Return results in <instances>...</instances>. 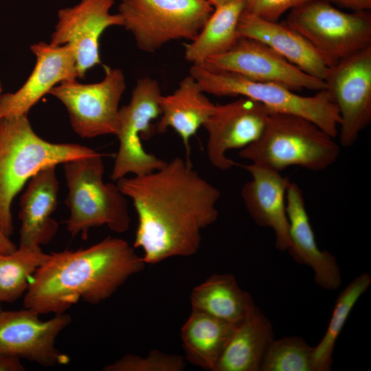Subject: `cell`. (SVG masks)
<instances>
[{
    "label": "cell",
    "mask_w": 371,
    "mask_h": 371,
    "mask_svg": "<svg viewBox=\"0 0 371 371\" xmlns=\"http://www.w3.org/2000/svg\"><path fill=\"white\" fill-rule=\"evenodd\" d=\"M1 311H2V310H1V306H0V312H1Z\"/></svg>",
    "instance_id": "obj_36"
},
{
    "label": "cell",
    "mask_w": 371,
    "mask_h": 371,
    "mask_svg": "<svg viewBox=\"0 0 371 371\" xmlns=\"http://www.w3.org/2000/svg\"><path fill=\"white\" fill-rule=\"evenodd\" d=\"M63 167L70 212L65 223L71 236L86 240L90 229L102 225L126 232L131 218L126 196L117 185L104 181L102 154L68 161Z\"/></svg>",
    "instance_id": "obj_5"
},
{
    "label": "cell",
    "mask_w": 371,
    "mask_h": 371,
    "mask_svg": "<svg viewBox=\"0 0 371 371\" xmlns=\"http://www.w3.org/2000/svg\"><path fill=\"white\" fill-rule=\"evenodd\" d=\"M126 80L119 68L107 67L104 78L82 84L76 79L63 81L49 94L65 106L74 131L82 138L116 135L120 124L119 104Z\"/></svg>",
    "instance_id": "obj_9"
},
{
    "label": "cell",
    "mask_w": 371,
    "mask_h": 371,
    "mask_svg": "<svg viewBox=\"0 0 371 371\" xmlns=\"http://www.w3.org/2000/svg\"><path fill=\"white\" fill-rule=\"evenodd\" d=\"M115 1L80 0L58 11L49 43L72 47L78 78H84L89 69L101 63L99 41L103 32L110 27L123 25L121 16L111 12Z\"/></svg>",
    "instance_id": "obj_14"
},
{
    "label": "cell",
    "mask_w": 371,
    "mask_h": 371,
    "mask_svg": "<svg viewBox=\"0 0 371 371\" xmlns=\"http://www.w3.org/2000/svg\"><path fill=\"white\" fill-rule=\"evenodd\" d=\"M213 10L206 0H121L117 13L138 48L152 53L172 41L193 40Z\"/></svg>",
    "instance_id": "obj_8"
},
{
    "label": "cell",
    "mask_w": 371,
    "mask_h": 371,
    "mask_svg": "<svg viewBox=\"0 0 371 371\" xmlns=\"http://www.w3.org/2000/svg\"><path fill=\"white\" fill-rule=\"evenodd\" d=\"M245 0L232 1L214 8L212 13L190 43L185 45L184 58L192 65L230 49L240 38L238 25Z\"/></svg>",
    "instance_id": "obj_25"
},
{
    "label": "cell",
    "mask_w": 371,
    "mask_h": 371,
    "mask_svg": "<svg viewBox=\"0 0 371 371\" xmlns=\"http://www.w3.org/2000/svg\"><path fill=\"white\" fill-rule=\"evenodd\" d=\"M39 313L25 308L0 312V353L27 359L44 367L67 365L70 357L55 346L58 335L71 322L66 313L43 321Z\"/></svg>",
    "instance_id": "obj_12"
},
{
    "label": "cell",
    "mask_w": 371,
    "mask_h": 371,
    "mask_svg": "<svg viewBox=\"0 0 371 371\" xmlns=\"http://www.w3.org/2000/svg\"><path fill=\"white\" fill-rule=\"evenodd\" d=\"M339 153L334 137L313 122L271 111L261 136L241 149L239 156L278 172L292 166L320 171L333 164Z\"/></svg>",
    "instance_id": "obj_4"
},
{
    "label": "cell",
    "mask_w": 371,
    "mask_h": 371,
    "mask_svg": "<svg viewBox=\"0 0 371 371\" xmlns=\"http://www.w3.org/2000/svg\"><path fill=\"white\" fill-rule=\"evenodd\" d=\"M49 256L41 247L19 246L12 253L0 252V302L12 303L23 296Z\"/></svg>",
    "instance_id": "obj_27"
},
{
    "label": "cell",
    "mask_w": 371,
    "mask_h": 371,
    "mask_svg": "<svg viewBox=\"0 0 371 371\" xmlns=\"http://www.w3.org/2000/svg\"><path fill=\"white\" fill-rule=\"evenodd\" d=\"M330 3L350 9L353 11L368 10L371 8V0H326Z\"/></svg>",
    "instance_id": "obj_31"
},
{
    "label": "cell",
    "mask_w": 371,
    "mask_h": 371,
    "mask_svg": "<svg viewBox=\"0 0 371 371\" xmlns=\"http://www.w3.org/2000/svg\"><path fill=\"white\" fill-rule=\"evenodd\" d=\"M239 37L258 41L307 74L324 80L329 67L300 34L284 21H269L244 10L238 25Z\"/></svg>",
    "instance_id": "obj_20"
},
{
    "label": "cell",
    "mask_w": 371,
    "mask_h": 371,
    "mask_svg": "<svg viewBox=\"0 0 371 371\" xmlns=\"http://www.w3.org/2000/svg\"><path fill=\"white\" fill-rule=\"evenodd\" d=\"M161 115L156 131L164 133L169 128L181 138L189 153V142L214 111L216 104L204 94L197 81L188 75L171 94L159 98Z\"/></svg>",
    "instance_id": "obj_21"
},
{
    "label": "cell",
    "mask_w": 371,
    "mask_h": 371,
    "mask_svg": "<svg viewBox=\"0 0 371 371\" xmlns=\"http://www.w3.org/2000/svg\"><path fill=\"white\" fill-rule=\"evenodd\" d=\"M371 284V276L362 273L355 278L338 295L326 330L313 346L315 371H329L336 341L352 310Z\"/></svg>",
    "instance_id": "obj_26"
},
{
    "label": "cell",
    "mask_w": 371,
    "mask_h": 371,
    "mask_svg": "<svg viewBox=\"0 0 371 371\" xmlns=\"http://www.w3.org/2000/svg\"><path fill=\"white\" fill-rule=\"evenodd\" d=\"M273 339L270 320L256 306L236 325L215 371H260L265 355Z\"/></svg>",
    "instance_id": "obj_22"
},
{
    "label": "cell",
    "mask_w": 371,
    "mask_h": 371,
    "mask_svg": "<svg viewBox=\"0 0 371 371\" xmlns=\"http://www.w3.org/2000/svg\"><path fill=\"white\" fill-rule=\"evenodd\" d=\"M17 249L16 245L12 242L2 231L0 226V252L3 254L12 253Z\"/></svg>",
    "instance_id": "obj_33"
},
{
    "label": "cell",
    "mask_w": 371,
    "mask_h": 371,
    "mask_svg": "<svg viewBox=\"0 0 371 371\" xmlns=\"http://www.w3.org/2000/svg\"><path fill=\"white\" fill-rule=\"evenodd\" d=\"M270 112L262 103L245 97L216 104L203 125L207 133V155L212 165L221 170L236 166L226 153L241 150L256 141L265 131Z\"/></svg>",
    "instance_id": "obj_15"
},
{
    "label": "cell",
    "mask_w": 371,
    "mask_h": 371,
    "mask_svg": "<svg viewBox=\"0 0 371 371\" xmlns=\"http://www.w3.org/2000/svg\"><path fill=\"white\" fill-rule=\"evenodd\" d=\"M185 359L180 355L167 354L158 350H151L146 357L128 354L109 363L104 371H182Z\"/></svg>",
    "instance_id": "obj_29"
},
{
    "label": "cell",
    "mask_w": 371,
    "mask_h": 371,
    "mask_svg": "<svg viewBox=\"0 0 371 371\" xmlns=\"http://www.w3.org/2000/svg\"><path fill=\"white\" fill-rule=\"evenodd\" d=\"M25 367L21 359L0 353V371H23Z\"/></svg>",
    "instance_id": "obj_32"
},
{
    "label": "cell",
    "mask_w": 371,
    "mask_h": 371,
    "mask_svg": "<svg viewBox=\"0 0 371 371\" xmlns=\"http://www.w3.org/2000/svg\"><path fill=\"white\" fill-rule=\"evenodd\" d=\"M30 49L36 57L34 67L19 89L0 95V120L27 115L53 87L78 78L74 52L69 45L56 46L41 41Z\"/></svg>",
    "instance_id": "obj_16"
},
{
    "label": "cell",
    "mask_w": 371,
    "mask_h": 371,
    "mask_svg": "<svg viewBox=\"0 0 371 371\" xmlns=\"http://www.w3.org/2000/svg\"><path fill=\"white\" fill-rule=\"evenodd\" d=\"M286 213L290 246L288 249L297 263L311 268L314 280L320 287L336 290L341 283L340 268L335 257L319 248L307 213L302 191L290 181L286 191Z\"/></svg>",
    "instance_id": "obj_18"
},
{
    "label": "cell",
    "mask_w": 371,
    "mask_h": 371,
    "mask_svg": "<svg viewBox=\"0 0 371 371\" xmlns=\"http://www.w3.org/2000/svg\"><path fill=\"white\" fill-rule=\"evenodd\" d=\"M145 262L133 246L107 237L85 249L49 254L23 295L24 308L60 314L80 300L91 304L111 297Z\"/></svg>",
    "instance_id": "obj_2"
},
{
    "label": "cell",
    "mask_w": 371,
    "mask_h": 371,
    "mask_svg": "<svg viewBox=\"0 0 371 371\" xmlns=\"http://www.w3.org/2000/svg\"><path fill=\"white\" fill-rule=\"evenodd\" d=\"M190 301L192 309L235 325L256 306L231 273L212 274L192 290Z\"/></svg>",
    "instance_id": "obj_23"
},
{
    "label": "cell",
    "mask_w": 371,
    "mask_h": 371,
    "mask_svg": "<svg viewBox=\"0 0 371 371\" xmlns=\"http://www.w3.org/2000/svg\"><path fill=\"white\" fill-rule=\"evenodd\" d=\"M98 154L85 146L43 139L34 131L27 115L0 120V226L3 233L12 235L13 200L37 172Z\"/></svg>",
    "instance_id": "obj_3"
},
{
    "label": "cell",
    "mask_w": 371,
    "mask_h": 371,
    "mask_svg": "<svg viewBox=\"0 0 371 371\" xmlns=\"http://www.w3.org/2000/svg\"><path fill=\"white\" fill-rule=\"evenodd\" d=\"M214 8L225 5L232 0H206Z\"/></svg>",
    "instance_id": "obj_34"
},
{
    "label": "cell",
    "mask_w": 371,
    "mask_h": 371,
    "mask_svg": "<svg viewBox=\"0 0 371 371\" xmlns=\"http://www.w3.org/2000/svg\"><path fill=\"white\" fill-rule=\"evenodd\" d=\"M158 82L151 78L139 79L129 103L119 110L120 124L116 134L119 148L111 178L113 181L128 174L142 176L163 167L166 161L146 152L142 140L151 136L152 122L160 117Z\"/></svg>",
    "instance_id": "obj_10"
},
{
    "label": "cell",
    "mask_w": 371,
    "mask_h": 371,
    "mask_svg": "<svg viewBox=\"0 0 371 371\" xmlns=\"http://www.w3.org/2000/svg\"><path fill=\"white\" fill-rule=\"evenodd\" d=\"M324 82L341 118L340 144L350 146L371 122V45L330 67Z\"/></svg>",
    "instance_id": "obj_11"
},
{
    "label": "cell",
    "mask_w": 371,
    "mask_h": 371,
    "mask_svg": "<svg viewBox=\"0 0 371 371\" xmlns=\"http://www.w3.org/2000/svg\"><path fill=\"white\" fill-rule=\"evenodd\" d=\"M56 166L45 167L27 181L20 199L19 246L41 247L51 242L58 230L52 214L58 203Z\"/></svg>",
    "instance_id": "obj_19"
},
{
    "label": "cell",
    "mask_w": 371,
    "mask_h": 371,
    "mask_svg": "<svg viewBox=\"0 0 371 371\" xmlns=\"http://www.w3.org/2000/svg\"><path fill=\"white\" fill-rule=\"evenodd\" d=\"M260 371H315L313 347L298 336L274 339L265 355Z\"/></svg>",
    "instance_id": "obj_28"
},
{
    "label": "cell",
    "mask_w": 371,
    "mask_h": 371,
    "mask_svg": "<svg viewBox=\"0 0 371 371\" xmlns=\"http://www.w3.org/2000/svg\"><path fill=\"white\" fill-rule=\"evenodd\" d=\"M305 38L329 67L371 45L368 10L341 11L326 0L292 9L284 21Z\"/></svg>",
    "instance_id": "obj_7"
},
{
    "label": "cell",
    "mask_w": 371,
    "mask_h": 371,
    "mask_svg": "<svg viewBox=\"0 0 371 371\" xmlns=\"http://www.w3.org/2000/svg\"><path fill=\"white\" fill-rule=\"evenodd\" d=\"M243 168L251 177L240 190L249 214L258 225L273 231L277 249L288 251L290 241L286 191L290 179L280 172L252 163Z\"/></svg>",
    "instance_id": "obj_17"
},
{
    "label": "cell",
    "mask_w": 371,
    "mask_h": 371,
    "mask_svg": "<svg viewBox=\"0 0 371 371\" xmlns=\"http://www.w3.org/2000/svg\"><path fill=\"white\" fill-rule=\"evenodd\" d=\"M235 326L192 309L180 333L186 359L202 369L215 371Z\"/></svg>",
    "instance_id": "obj_24"
},
{
    "label": "cell",
    "mask_w": 371,
    "mask_h": 371,
    "mask_svg": "<svg viewBox=\"0 0 371 371\" xmlns=\"http://www.w3.org/2000/svg\"><path fill=\"white\" fill-rule=\"evenodd\" d=\"M310 0H245V11L262 19L278 21L286 11Z\"/></svg>",
    "instance_id": "obj_30"
},
{
    "label": "cell",
    "mask_w": 371,
    "mask_h": 371,
    "mask_svg": "<svg viewBox=\"0 0 371 371\" xmlns=\"http://www.w3.org/2000/svg\"><path fill=\"white\" fill-rule=\"evenodd\" d=\"M190 75L204 93L248 98L262 103L271 112L305 117L331 137L337 135L341 118L326 89L312 96H304L281 85L256 81L236 73L211 70L200 65H192Z\"/></svg>",
    "instance_id": "obj_6"
},
{
    "label": "cell",
    "mask_w": 371,
    "mask_h": 371,
    "mask_svg": "<svg viewBox=\"0 0 371 371\" xmlns=\"http://www.w3.org/2000/svg\"><path fill=\"white\" fill-rule=\"evenodd\" d=\"M1 82H0V95H1Z\"/></svg>",
    "instance_id": "obj_35"
},
{
    "label": "cell",
    "mask_w": 371,
    "mask_h": 371,
    "mask_svg": "<svg viewBox=\"0 0 371 371\" xmlns=\"http://www.w3.org/2000/svg\"><path fill=\"white\" fill-rule=\"evenodd\" d=\"M199 65L256 81L276 83L293 91L326 89L324 80L307 74L268 45L249 38H239L230 49L207 58Z\"/></svg>",
    "instance_id": "obj_13"
},
{
    "label": "cell",
    "mask_w": 371,
    "mask_h": 371,
    "mask_svg": "<svg viewBox=\"0 0 371 371\" xmlns=\"http://www.w3.org/2000/svg\"><path fill=\"white\" fill-rule=\"evenodd\" d=\"M116 185L137 213L133 247L142 249L146 264L196 254L202 230L218 216L220 190L188 159L175 157L149 174L124 177Z\"/></svg>",
    "instance_id": "obj_1"
}]
</instances>
